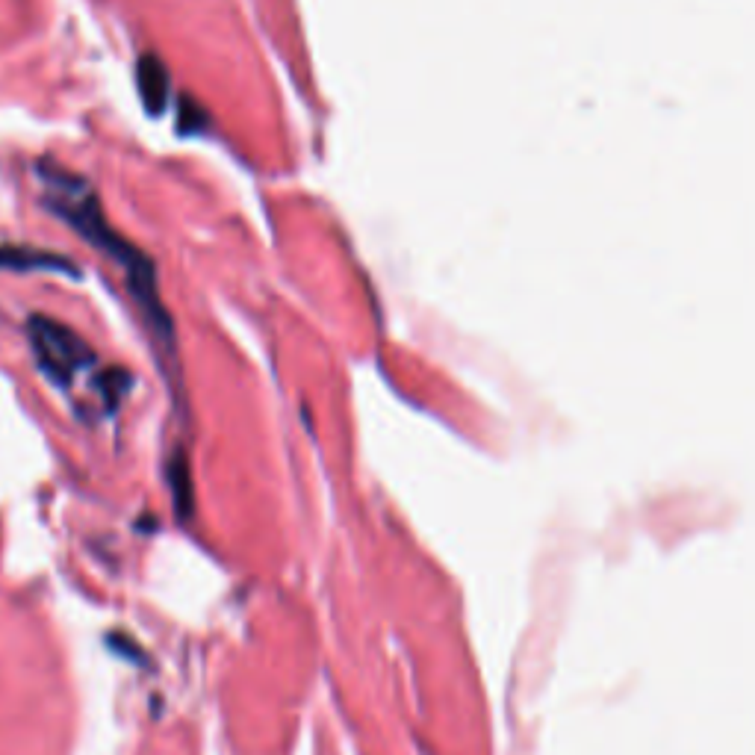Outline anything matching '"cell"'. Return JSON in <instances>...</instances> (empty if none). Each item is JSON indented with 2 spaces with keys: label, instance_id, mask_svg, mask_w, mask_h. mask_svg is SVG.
Wrapping results in <instances>:
<instances>
[{
  "label": "cell",
  "instance_id": "obj_1",
  "mask_svg": "<svg viewBox=\"0 0 755 755\" xmlns=\"http://www.w3.org/2000/svg\"><path fill=\"white\" fill-rule=\"evenodd\" d=\"M36 177L42 183V204L62 219L74 233H80L89 245H95L104 257H110L118 269L124 272L127 290L133 301L142 310V319L154 337L160 351H166L169 360H175V331L169 310L160 298L157 287V269L151 257L133 245L124 233H118L110 219L104 216L98 192L89 186V180L74 172H68L57 160H39L36 163Z\"/></svg>",
  "mask_w": 755,
  "mask_h": 755
},
{
  "label": "cell",
  "instance_id": "obj_2",
  "mask_svg": "<svg viewBox=\"0 0 755 755\" xmlns=\"http://www.w3.org/2000/svg\"><path fill=\"white\" fill-rule=\"evenodd\" d=\"M27 343L36 357V366L42 369V375L65 393H71L77 387L80 378H92L95 393L101 396V402L107 410L118 405V399L127 393L130 387V375L121 369H98V354L95 349L77 337L68 325H62L51 316L33 313L27 319Z\"/></svg>",
  "mask_w": 755,
  "mask_h": 755
},
{
  "label": "cell",
  "instance_id": "obj_3",
  "mask_svg": "<svg viewBox=\"0 0 755 755\" xmlns=\"http://www.w3.org/2000/svg\"><path fill=\"white\" fill-rule=\"evenodd\" d=\"M0 266L12 272H57V275L77 278V266L68 257L42 251V248H27V245H3Z\"/></svg>",
  "mask_w": 755,
  "mask_h": 755
},
{
  "label": "cell",
  "instance_id": "obj_4",
  "mask_svg": "<svg viewBox=\"0 0 755 755\" xmlns=\"http://www.w3.org/2000/svg\"><path fill=\"white\" fill-rule=\"evenodd\" d=\"M136 83H139V95L142 104L148 107L151 116H160L166 110L169 101V71L154 54H145L136 65Z\"/></svg>",
  "mask_w": 755,
  "mask_h": 755
},
{
  "label": "cell",
  "instance_id": "obj_5",
  "mask_svg": "<svg viewBox=\"0 0 755 755\" xmlns=\"http://www.w3.org/2000/svg\"><path fill=\"white\" fill-rule=\"evenodd\" d=\"M169 481L175 493L177 514L180 517H186V511L192 514V478H189V466L183 461V455H175V461L169 464Z\"/></svg>",
  "mask_w": 755,
  "mask_h": 755
}]
</instances>
